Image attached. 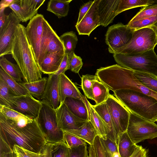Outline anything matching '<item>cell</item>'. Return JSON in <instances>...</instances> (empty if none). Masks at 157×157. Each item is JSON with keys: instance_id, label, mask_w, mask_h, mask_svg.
<instances>
[{"instance_id": "cell-1", "label": "cell", "mask_w": 157, "mask_h": 157, "mask_svg": "<svg viewBox=\"0 0 157 157\" xmlns=\"http://www.w3.org/2000/svg\"><path fill=\"white\" fill-rule=\"evenodd\" d=\"M47 141L36 120L24 126L6 119L0 113V152L13 151L18 145L36 153H41Z\"/></svg>"}, {"instance_id": "cell-2", "label": "cell", "mask_w": 157, "mask_h": 157, "mask_svg": "<svg viewBox=\"0 0 157 157\" xmlns=\"http://www.w3.org/2000/svg\"><path fill=\"white\" fill-rule=\"evenodd\" d=\"M99 81L113 92L128 89L139 92L157 100L156 93L142 83L136 77L133 71L115 64L97 70L95 75Z\"/></svg>"}, {"instance_id": "cell-3", "label": "cell", "mask_w": 157, "mask_h": 157, "mask_svg": "<svg viewBox=\"0 0 157 157\" xmlns=\"http://www.w3.org/2000/svg\"><path fill=\"white\" fill-rule=\"evenodd\" d=\"M19 67L24 82H30L42 78L26 34L25 27L20 24L16 29L11 53Z\"/></svg>"}, {"instance_id": "cell-4", "label": "cell", "mask_w": 157, "mask_h": 157, "mask_svg": "<svg viewBox=\"0 0 157 157\" xmlns=\"http://www.w3.org/2000/svg\"><path fill=\"white\" fill-rule=\"evenodd\" d=\"M113 94L130 113L151 122L157 121V100L154 98L128 89L115 91Z\"/></svg>"}, {"instance_id": "cell-5", "label": "cell", "mask_w": 157, "mask_h": 157, "mask_svg": "<svg viewBox=\"0 0 157 157\" xmlns=\"http://www.w3.org/2000/svg\"><path fill=\"white\" fill-rule=\"evenodd\" d=\"M113 56L117 64L123 67L157 76V55L154 49L134 54H114Z\"/></svg>"}, {"instance_id": "cell-6", "label": "cell", "mask_w": 157, "mask_h": 157, "mask_svg": "<svg viewBox=\"0 0 157 157\" xmlns=\"http://www.w3.org/2000/svg\"><path fill=\"white\" fill-rule=\"evenodd\" d=\"M41 101L42 106L36 120L47 143H64V132L58 124L56 111Z\"/></svg>"}, {"instance_id": "cell-7", "label": "cell", "mask_w": 157, "mask_h": 157, "mask_svg": "<svg viewBox=\"0 0 157 157\" xmlns=\"http://www.w3.org/2000/svg\"><path fill=\"white\" fill-rule=\"evenodd\" d=\"M157 44L156 34L151 27L135 29L130 42L115 54H131L140 53L154 49Z\"/></svg>"}, {"instance_id": "cell-8", "label": "cell", "mask_w": 157, "mask_h": 157, "mask_svg": "<svg viewBox=\"0 0 157 157\" xmlns=\"http://www.w3.org/2000/svg\"><path fill=\"white\" fill-rule=\"evenodd\" d=\"M127 133L136 144L147 139L157 137V124L130 113Z\"/></svg>"}, {"instance_id": "cell-9", "label": "cell", "mask_w": 157, "mask_h": 157, "mask_svg": "<svg viewBox=\"0 0 157 157\" xmlns=\"http://www.w3.org/2000/svg\"><path fill=\"white\" fill-rule=\"evenodd\" d=\"M135 29L118 23L109 27L105 35V41L110 53L115 54L131 41Z\"/></svg>"}, {"instance_id": "cell-10", "label": "cell", "mask_w": 157, "mask_h": 157, "mask_svg": "<svg viewBox=\"0 0 157 157\" xmlns=\"http://www.w3.org/2000/svg\"><path fill=\"white\" fill-rule=\"evenodd\" d=\"M42 106L41 101L36 99L29 94L9 99V108L33 120L36 119Z\"/></svg>"}, {"instance_id": "cell-11", "label": "cell", "mask_w": 157, "mask_h": 157, "mask_svg": "<svg viewBox=\"0 0 157 157\" xmlns=\"http://www.w3.org/2000/svg\"><path fill=\"white\" fill-rule=\"evenodd\" d=\"M45 19L43 15L38 13L30 20L25 27L27 37L38 66Z\"/></svg>"}, {"instance_id": "cell-12", "label": "cell", "mask_w": 157, "mask_h": 157, "mask_svg": "<svg viewBox=\"0 0 157 157\" xmlns=\"http://www.w3.org/2000/svg\"><path fill=\"white\" fill-rule=\"evenodd\" d=\"M105 101L119 137L127 131L130 113L112 94Z\"/></svg>"}, {"instance_id": "cell-13", "label": "cell", "mask_w": 157, "mask_h": 157, "mask_svg": "<svg viewBox=\"0 0 157 157\" xmlns=\"http://www.w3.org/2000/svg\"><path fill=\"white\" fill-rule=\"evenodd\" d=\"M56 52H65L63 44L59 37L45 19L40 46V62L49 54Z\"/></svg>"}, {"instance_id": "cell-14", "label": "cell", "mask_w": 157, "mask_h": 157, "mask_svg": "<svg viewBox=\"0 0 157 157\" xmlns=\"http://www.w3.org/2000/svg\"><path fill=\"white\" fill-rule=\"evenodd\" d=\"M7 25L0 33V57L11 54L12 44L14 38L16 29L21 22L13 12L8 15Z\"/></svg>"}, {"instance_id": "cell-15", "label": "cell", "mask_w": 157, "mask_h": 157, "mask_svg": "<svg viewBox=\"0 0 157 157\" xmlns=\"http://www.w3.org/2000/svg\"><path fill=\"white\" fill-rule=\"evenodd\" d=\"M56 112L58 124L64 132L77 129L87 121L74 115L64 102L59 105Z\"/></svg>"}, {"instance_id": "cell-16", "label": "cell", "mask_w": 157, "mask_h": 157, "mask_svg": "<svg viewBox=\"0 0 157 157\" xmlns=\"http://www.w3.org/2000/svg\"><path fill=\"white\" fill-rule=\"evenodd\" d=\"M100 0H94V2L80 22L75 26L79 35H87L97 27L101 25L98 15V8Z\"/></svg>"}, {"instance_id": "cell-17", "label": "cell", "mask_w": 157, "mask_h": 157, "mask_svg": "<svg viewBox=\"0 0 157 157\" xmlns=\"http://www.w3.org/2000/svg\"><path fill=\"white\" fill-rule=\"evenodd\" d=\"M59 75L55 74L48 75L44 92L41 101L48 104L55 111L60 105L59 95Z\"/></svg>"}, {"instance_id": "cell-18", "label": "cell", "mask_w": 157, "mask_h": 157, "mask_svg": "<svg viewBox=\"0 0 157 157\" xmlns=\"http://www.w3.org/2000/svg\"><path fill=\"white\" fill-rule=\"evenodd\" d=\"M120 0H100L98 11L101 25L104 27L113 22Z\"/></svg>"}, {"instance_id": "cell-19", "label": "cell", "mask_w": 157, "mask_h": 157, "mask_svg": "<svg viewBox=\"0 0 157 157\" xmlns=\"http://www.w3.org/2000/svg\"><path fill=\"white\" fill-rule=\"evenodd\" d=\"M59 95L60 104L63 103L67 97L84 100V96L65 73L59 75Z\"/></svg>"}, {"instance_id": "cell-20", "label": "cell", "mask_w": 157, "mask_h": 157, "mask_svg": "<svg viewBox=\"0 0 157 157\" xmlns=\"http://www.w3.org/2000/svg\"><path fill=\"white\" fill-rule=\"evenodd\" d=\"M92 106L104 121L106 129L107 137L115 142L118 145V136L106 101Z\"/></svg>"}, {"instance_id": "cell-21", "label": "cell", "mask_w": 157, "mask_h": 157, "mask_svg": "<svg viewBox=\"0 0 157 157\" xmlns=\"http://www.w3.org/2000/svg\"><path fill=\"white\" fill-rule=\"evenodd\" d=\"M65 52H53L48 55L41 62L39 68L42 73L50 75L54 74L59 69Z\"/></svg>"}, {"instance_id": "cell-22", "label": "cell", "mask_w": 157, "mask_h": 157, "mask_svg": "<svg viewBox=\"0 0 157 157\" xmlns=\"http://www.w3.org/2000/svg\"><path fill=\"white\" fill-rule=\"evenodd\" d=\"M84 100L89 115V121L91 124L98 136L104 139L107 138L106 129L101 117L93 108L92 105L84 96Z\"/></svg>"}, {"instance_id": "cell-23", "label": "cell", "mask_w": 157, "mask_h": 157, "mask_svg": "<svg viewBox=\"0 0 157 157\" xmlns=\"http://www.w3.org/2000/svg\"><path fill=\"white\" fill-rule=\"evenodd\" d=\"M64 103L75 116L82 119L89 121L88 109L84 100L67 97Z\"/></svg>"}, {"instance_id": "cell-24", "label": "cell", "mask_w": 157, "mask_h": 157, "mask_svg": "<svg viewBox=\"0 0 157 157\" xmlns=\"http://www.w3.org/2000/svg\"><path fill=\"white\" fill-rule=\"evenodd\" d=\"M64 132H67L75 135L85 141L89 145H93L97 133L91 123L89 121H86L79 128L70 130Z\"/></svg>"}, {"instance_id": "cell-25", "label": "cell", "mask_w": 157, "mask_h": 157, "mask_svg": "<svg viewBox=\"0 0 157 157\" xmlns=\"http://www.w3.org/2000/svg\"><path fill=\"white\" fill-rule=\"evenodd\" d=\"M0 113L6 119L12 121L20 126L25 125L34 120L3 105H0Z\"/></svg>"}, {"instance_id": "cell-26", "label": "cell", "mask_w": 157, "mask_h": 157, "mask_svg": "<svg viewBox=\"0 0 157 157\" xmlns=\"http://www.w3.org/2000/svg\"><path fill=\"white\" fill-rule=\"evenodd\" d=\"M72 0H50L47 10L55 14L59 18L66 16L69 9V4Z\"/></svg>"}, {"instance_id": "cell-27", "label": "cell", "mask_w": 157, "mask_h": 157, "mask_svg": "<svg viewBox=\"0 0 157 157\" xmlns=\"http://www.w3.org/2000/svg\"><path fill=\"white\" fill-rule=\"evenodd\" d=\"M47 80L48 78L44 77L39 80L30 82H24L19 83L34 98L40 100L45 91Z\"/></svg>"}, {"instance_id": "cell-28", "label": "cell", "mask_w": 157, "mask_h": 157, "mask_svg": "<svg viewBox=\"0 0 157 157\" xmlns=\"http://www.w3.org/2000/svg\"><path fill=\"white\" fill-rule=\"evenodd\" d=\"M136 146V144L129 137L127 131L119 136L118 148L121 157H130Z\"/></svg>"}, {"instance_id": "cell-29", "label": "cell", "mask_w": 157, "mask_h": 157, "mask_svg": "<svg viewBox=\"0 0 157 157\" xmlns=\"http://www.w3.org/2000/svg\"><path fill=\"white\" fill-rule=\"evenodd\" d=\"M0 66L6 73L17 82H22L23 75L17 64L12 63L3 56L0 59Z\"/></svg>"}, {"instance_id": "cell-30", "label": "cell", "mask_w": 157, "mask_h": 157, "mask_svg": "<svg viewBox=\"0 0 157 157\" xmlns=\"http://www.w3.org/2000/svg\"><path fill=\"white\" fill-rule=\"evenodd\" d=\"M0 79L3 80L17 96L29 94L27 90L0 68Z\"/></svg>"}, {"instance_id": "cell-31", "label": "cell", "mask_w": 157, "mask_h": 157, "mask_svg": "<svg viewBox=\"0 0 157 157\" xmlns=\"http://www.w3.org/2000/svg\"><path fill=\"white\" fill-rule=\"evenodd\" d=\"M109 91V90L103 83L99 80L95 81L93 86L94 101L95 105L105 101L110 94Z\"/></svg>"}, {"instance_id": "cell-32", "label": "cell", "mask_w": 157, "mask_h": 157, "mask_svg": "<svg viewBox=\"0 0 157 157\" xmlns=\"http://www.w3.org/2000/svg\"><path fill=\"white\" fill-rule=\"evenodd\" d=\"M45 0H20V4L25 11L29 20L37 13L38 10Z\"/></svg>"}, {"instance_id": "cell-33", "label": "cell", "mask_w": 157, "mask_h": 157, "mask_svg": "<svg viewBox=\"0 0 157 157\" xmlns=\"http://www.w3.org/2000/svg\"><path fill=\"white\" fill-rule=\"evenodd\" d=\"M136 78L145 86L157 93V76L153 74L133 71Z\"/></svg>"}, {"instance_id": "cell-34", "label": "cell", "mask_w": 157, "mask_h": 157, "mask_svg": "<svg viewBox=\"0 0 157 157\" xmlns=\"http://www.w3.org/2000/svg\"><path fill=\"white\" fill-rule=\"evenodd\" d=\"M65 49V53L69 54L75 52L78 39L75 33L73 31L65 32L59 37Z\"/></svg>"}, {"instance_id": "cell-35", "label": "cell", "mask_w": 157, "mask_h": 157, "mask_svg": "<svg viewBox=\"0 0 157 157\" xmlns=\"http://www.w3.org/2000/svg\"><path fill=\"white\" fill-rule=\"evenodd\" d=\"M153 0H120L117 15L125 11L133 8L151 5Z\"/></svg>"}, {"instance_id": "cell-36", "label": "cell", "mask_w": 157, "mask_h": 157, "mask_svg": "<svg viewBox=\"0 0 157 157\" xmlns=\"http://www.w3.org/2000/svg\"><path fill=\"white\" fill-rule=\"evenodd\" d=\"M99 80L97 76L86 74L83 75L81 77V86L84 93L86 98L94 100L93 86L94 82Z\"/></svg>"}, {"instance_id": "cell-37", "label": "cell", "mask_w": 157, "mask_h": 157, "mask_svg": "<svg viewBox=\"0 0 157 157\" xmlns=\"http://www.w3.org/2000/svg\"><path fill=\"white\" fill-rule=\"evenodd\" d=\"M17 96L7 83L0 79V105L9 107V99Z\"/></svg>"}, {"instance_id": "cell-38", "label": "cell", "mask_w": 157, "mask_h": 157, "mask_svg": "<svg viewBox=\"0 0 157 157\" xmlns=\"http://www.w3.org/2000/svg\"><path fill=\"white\" fill-rule=\"evenodd\" d=\"M50 157H70L69 148L64 142L50 144Z\"/></svg>"}, {"instance_id": "cell-39", "label": "cell", "mask_w": 157, "mask_h": 157, "mask_svg": "<svg viewBox=\"0 0 157 157\" xmlns=\"http://www.w3.org/2000/svg\"><path fill=\"white\" fill-rule=\"evenodd\" d=\"M100 139L106 157H121L115 142L107 137L106 139L100 137Z\"/></svg>"}, {"instance_id": "cell-40", "label": "cell", "mask_w": 157, "mask_h": 157, "mask_svg": "<svg viewBox=\"0 0 157 157\" xmlns=\"http://www.w3.org/2000/svg\"><path fill=\"white\" fill-rule=\"evenodd\" d=\"M157 15V6H144L129 21L132 22Z\"/></svg>"}, {"instance_id": "cell-41", "label": "cell", "mask_w": 157, "mask_h": 157, "mask_svg": "<svg viewBox=\"0 0 157 157\" xmlns=\"http://www.w3.org/2000/svg\"><path fill=\"white\" fill-rule=\"evenodd\" d=\"M157 21V15L132 22L129 21L127 25L129 28L137 29L151 26Z\"/></svg>"}, {"instance_id": "cell-42", "label": "cell", "mask_w": 157, "mask_h": 157, "mask_svg": "<svg viewBox=\"0 0 157 157\" xmlns=\"http://www.w3.org/2000/svg\"><path fill=\"white\" fill-rule=\"evenodd\" d=\"M68 69L75 73H78L83 64L82 59L80 57L77 56L75 52L68 55Z\"/></svg>"}, {"instance_id": "cell-43", "label": "cell", "mask_w": 157, "mask_h": 157, "mask_svg": "<svg viewBox=\"0 0 157 157\" xmlns=\"http://www.w3.org/2000/svg\"><path fill=\"white\" fill-rule=\"evenodd\" d=\"M64 141L69 148L75 147L86 144V142L82 139L67 132H64Z\"/></svg>"}, {"instance_id": "cell-44", "label": "cell", "mask_w": 157, "mask_h": 157, "mask_svg": "<svg viewBox=\"0 0 157 157\" xmlns=\"http://www.w3.org/2000/svg\"><path fill=\"white\" fill-rule=\"evenodd\" d=\"M20 0H15L9 7L21 21L26 22L29 20L25 11L20 4Z\"/></svg>"}, {"instance_id": "cell-45", "label": "cell", "mask_w": 157, "mask_h": 157, "mask_svg": "<svg viewBox=\"0 0 157 157\" xmlns=\"http://www.w3.org/2000/svg\"><path fill=\"white\" fill-rule=\"evenodd\" d=\"M70 157H88V151L86 144L78 147L69 148Z\"/></svg>"}, {"instance_id": "cell-46", "label": "cell", "mask_w": 157, "mask_h": 157, "mask_svg": "<svg viewBox=\"0 0 157 157\" xmlns=\"http://www.w3.org/2000/svg\"><path fill=\"white\" fill-rule=\"evenodd\" d=\"M13 151L20 157H42L41 153H36L31 151L17 145L13 147Z\"/></svg>"}, {"instance_id": "cell-47", "label": "cell", "mask_w": 157, "mask_h": 157, "mask_svg": "<svg viewBox=\"0 0 157 157\" xmlns=\"http://www.w3.org/2000/svg\"><path fill=\"white\" fill-rule=\"evenodd\" d=\"M93 146L96 157H106L99 136L97 135L95 137Z\"/></svg>"}, {"instance_id": "cell-48", "label": "cell", "mask_w": 157, "mask_h": 157, "mask_svg": "<svg viewBox=\"0 0 157 157\" xmlns=\"http://www.w3.org/2000/svg\"><path fill=\"white\" fill-rule=\"evenodd\" d=\"M94 1H90L83 4L81 7L76 24H78L88 12L94 3Z\"/></svg>"}, {"instance_id": "cell-49", "label": "cell", "mask_w": 157, "mask_h": 157, "mask_svg": "<svg viewBox=\"0 0 157 157\" xmlns=\"http://www.w3.org/2000/svg\"><path fill=\"white\" fill-rule=\"evenodd\" d=\"M68 54L65 53L63 59L59 69L54 74L59 75L62 73H65V72L68 70Z\"/></svg>"}, {"instance_id": "cell-50", "label": "cell", "mask_w": 157, "mask_h": 157, "mask_svg": "<svg viewBox=\"0 0 157 157\" xmlns=\"http://www.w3.org/2000/svg\"><path fill=\"white\" fill-rule=\"evenodd\" d=\"M5 8L0 9V33L6 27L8 20V15L5 13Z\"/></svg>"}, {"instance_id": "cell-51", "label": "cell", "mask_w": 157, "mask_h": 157, "mask_svg": "<svg viewBox=\"0 0 157 157\" xmlns=\"http://www.w3.org/2000/svg\"><path fill=\"white\" fill-rule=\"evenodd\" d=\"M131 157H147V151L141 146L136 145Z\"/></svg>"}, {"instance_id": "cell-52", "label": "cell", "mask_w": 157, "mask_h": 157, "mask_svg": "<svg viewBox=\"0 0 157 157\" xmlns=\"http://www.w3.org/2000/svg\"><path fill=\"white\" fill-rule=\"evenodd\" d=\"M42 157H50V146L49 143H47L42 150Z\"/></svg>"}, {"instance_id": "cell-53", "label": "cell", "mask_w": 157, "mask_h": 157, "mask_svg": "<svg viewBox=\"0 0 157 157\" xmlns=\"http://www.w3.org/2000/svg\"><path fill=\"white\" fill-rule=\"evenodd\" d=\"M15 0H2L0 2V9L9 7Z\"/></svg>"}, {"instance_id": "cell-54", "label": "cell", "mask_w": 157, "mask_h": 157, "mask_svg": "<svg viewBox=\"0 0 157 157\" xmlns=\"http://www.w3.org/2000/svg\"><path fill=\"white\" fill-rule=\"evenodd\" d=\"M0 157H17V155L14 151L0 152Z\"/></svg>"}, {"instance_id": "cell-55", "label": "cell", "mask_w": 157, "mask_h": 157, "mask_svg": "<svg viewBox=\"0 0 157 157\" xmlns=\"http://www.w3.org/2000/svg\"><path fill=\"white\" fill-rule=\"evenodd\" d=\"M88 150L90 157H96L93 145H89L88 147Z\"/></svg>"}, {"instance_id": "cell-56", "label": "cell", "mask_w": 157, "mask_h": 157, "mask_svg": "<svg viewBox=\"0 0 157 157\" xmlns=\"http://www.w3.org/2000/svg\"><path fill=\"white\" fill-rule=\"evenodd\" d=\"M155 31L156 35L157 34V21L152 26H151Z\"/></svg>"}, {"instance_id": "cell-57", "label": "cell", "mask_w": 157, "mask_h": 157, "mask_svg": "<svg viewBox=\"0 0 157 157\" xmlns=\"http://www.w3.org/2000/svg\"><path fill=\"white\" fill-rule=\"evenodd\" d=\"M153 3L151 6H157V0H153Z\"/></svg>"}, {"instance_id": "cell-58", "label": "cell", "mask_w": 157, "mask_h": 157, "mask_svg": "<svg viewBox=\"0 0 157 157\" xmlns=\"http://www.w3.org/2000/svg\"><path fill=\"white\" fill-rule=\"evenodd\" d=\"M17 155V157H20L16 153Z\"/></svg>"}, {"instance_id": "cell-59", "label": "cell", "mask_w": 157, "mask_h": 157, "mask_svg": "<svg viewBox=\"0 0 157 157\" xmlns=\"http://www.w3.org/2000/svg\"><path fill=\"white\" fill-rule=\"evenodd\" d=\"M156 40H157V34L156 35Z\"/></svg>"}, {"instance_id": "cell-60", "label": "cell", "mask_w": 157, "mask_h": 157, "mask_svg": "<svg viewBox=\"0 0 157 157\" xmlns=\"http://www.w3.org/2000/svg\"><path fill=\"white\" fill-rule=\"evenodd\" d=\"M88 157H90V156H89H89H88Z\"/></svg>"}, {"instance_id": "cell-61", "label": "cell", "mask_w": 157, "mask_h": 157, "mask_svg": "<svg viewBox=\"0 0 157 157\" xmlns=\"http://www.w3.org/2000/svg\"></svg>"}]
</instances>
